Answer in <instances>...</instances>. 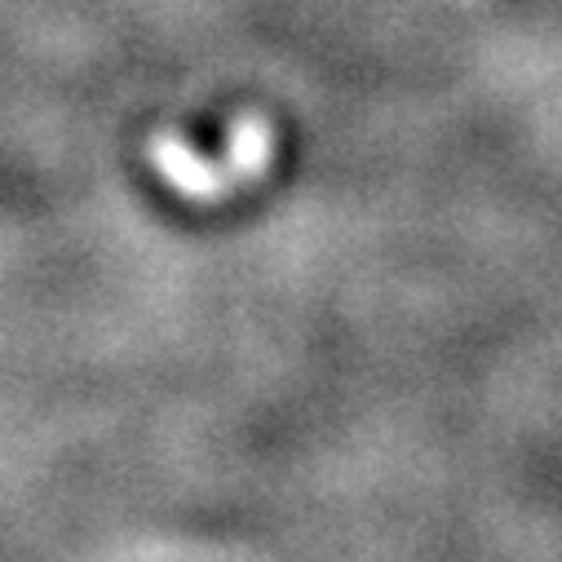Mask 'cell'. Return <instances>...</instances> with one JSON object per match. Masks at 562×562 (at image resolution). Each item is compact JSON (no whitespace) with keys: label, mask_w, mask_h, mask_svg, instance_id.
<instances>
[{"label":"cell","mask_w":562,"mask_h":562,"mask_svg":"<svg viewBox=\"0 0 562 562\" xmlns=\"http://www.w3.org/2000/svg\"><path fill=\"white\" fill-rule=\"evenodd\" d=\"M151 156H156V165L178 182V187H187V191H213L217 187V178L209 173V165H200L178 137H160V143L151 147Z\"/></svg>","instance_id":"obj_1"}]
</instances>
